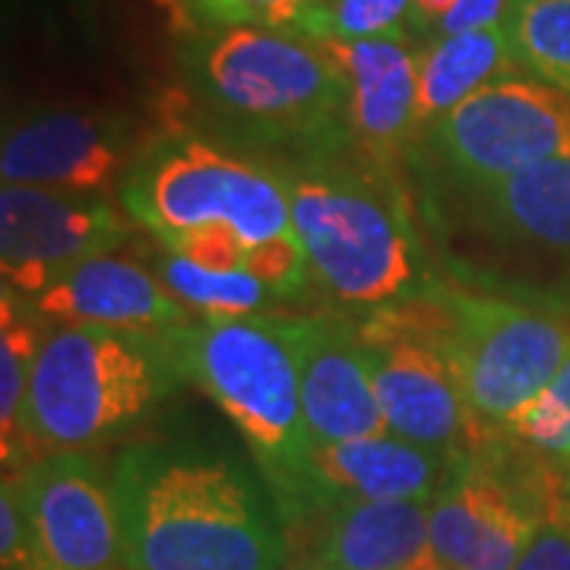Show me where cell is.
Wrapping results in <instances>:
<instances>
[{
  "label": "cell",
  "mask_w": 570,
  "mask_h": 570,
  "mask_svg": "<svg viewBox=\"0 0 570 570\" xmlns=\"http://www.w3.org/2000/svg\"><path fill=\"white\" fill-rule=\"evenodd\" d=\"M111 491L124 570H283L279 513L238 463L187 444L146 441L118 453Z\"/></svg>",
  "instance_id": "cell-1"
},
{
  "label": "cell",
  "mask_w": 570,
  "mask_h": 570,
  "mask_svg": "<svg viewBox=\"0 0 570 570\" xmlns=\"http://www.w3.org/2000/svg\"><path fill=\"white\" fill-rule=\"evenodd\" d=\"M184 381L197 384L242 431L273 491L283 530L317 520L330 501L311 472L298 358L283 314L197 317L165 333Z\"/></svg>",
  "instance_id": "cell-2"
},
{
  "label": "cell",
  "mask_w": 570,
  "mask_h": 570,
  "mask_svg": "<svg viewBox=\"0 0 570 570\" xmlns=\"http://www.w3.org/2000/svg\"><path fill=\"white\" fill-rule=\"evenodd\" d=\"M194 96L245 142L333 159L352 142L348 86L317 41L266 26L204 32L184 51Z\"/></svg>",
  "instance_id": "cell-3"
},
{
  "label": "cell",
  "mask_w": 570,
  "mask_h": 570,
  "mask_svg": "<svg viewBox=\"0 0 570 570\" xmlns=\"http://www.w3.org/2000/svg\"><path fill=\"white\" fill-rule=\"evenodd\" d=\"M165 336L111 326H51L32 367L22 444L36 463L48 453H86L140 422L181 384Z\"/></svg>",
  "instance_id": "cell-4"
},
{
  "label": "cell",
  "mask_w": 570,
  "mask_h": 570,
  "mask_svg": "<svg viewBox=\"0 0 570 570\" xmlns=\"http://www.w3.org/2000/svg\"><path fill=\"white\" fill-rule=\"evenodd\" d=\"M311 276L343 307L381 311L431 285L403 200L340 156L295 163L279 175Z\"/></svg>",
  "instance_id": "cell-5"
},
{
  "label": "cell",
  "mask_w": 570,
  "mask_h": 570,
  "mask_svg": "<svg viewBox=\"0 0 570 570\" xmlns=\"http://www.w3.org/2000/svg\"><path fill=\"white\" fill-rule=\"evenodd\" d=\"M387 311L444 355L479 441L508 434L570 358L568 321L530 302L428 288Z\"/></svg>",
  "instance_id": "cell-6"
},
{
  "label": "cell",
  "mask_w": 570,
  "mask_h": 570,
  "mask_svg": "<svg viewBox=\"0 0 570 570\" xmlns=\"http://www.w3.org/2000/svg\"><path fill=\"white\" fill-rule=\"evenodd\" d=\"M121 200L159 242L206 225L235 228L247 247L295 232L283 178L200 137L165 140L137 156Z\"/></svg>",
  "instance_id": "cell-7"
},
{
  "label": "cell",
  "mask_w": 570,
  "mask_h": 570,
  "mask_svg": "<svg viewBox=\"0 0 570 570\" xmlns=\"http://www.w3.org/2000/svg\"><path fill=\"white\" fill-rule=\"evenodd\" d=\"M3 570H124L111 479L86 453H48L0 489Z\"/></svg>",
  "instance_id": "cell-8"
},
{
  "label": "cell",
  "mask_w": 570,
  "mask_h": 570,
  "mask_svg": "<svg viewBox=\"0 0 570 570\" xmlns=\"http://www.w3.org/2000/svg\"><path fill=\"white\" fill-rule=\"evenodd\" d=\"M425 149L463 194L482 190L570 159V99L535 77H498L425 127Z\"/></svg>",
  "instance_id": "cell-9"
},
{
  "label": "cell",
  "mask_w": 570,
  "mask_h": 570,
  "mask_svg": "<svg viewBox=\"0 0 570 570\" xmlns=\"http://www.w3.org/2000/svg\"><path fill=\"white\" fill-rule=\"evenodd\" d=\"M358 333L387 431L463 463L479 434L444 355L387 307L374 311Z\"/></svg>",
  "instance_id": "cell-10"
},
{
  "label": "cell",
  "mask_w": 570,
  "mask_h": 570,
  "mask_svg": "<svg viewBox=\"0 0 570 570\" xmlns=\"http://www.w3.org/2000/svg\"><path fill=\"white\" fill-rule=\"evenodd\" d=\"M134 223L102 194H67L51 187H0V273L3 288L20 298L36 295L67 266L111 254Z\"/></svg>",
  "instance_id": "cell-11"
},
{
  "label": "cell",
  "mask_w": 570,
  "mask_h": 570,
  "mask_svg": "<svg viewBox=\"0 0 570 570\" xmlns=\"http://www.w3.org/2000/svg\"><path fill=\"white\" fill-rule=\"evenodd\" d=\"M549 520L551 508L530 485L466 456L428 501V542L453 570H510Z\"/></svg>",
  "instance_id": "cell-12"
},
{
  "label": "cell",
  "mask_w": 570,
  "mask_h": 570,
  "mask_svg": "<svg viewBox=\"0 0 570 570\" xmlns=\"http://www.w3.org/2000/svg\"><path fill=\"white\" fill-rule=\"evenodd\" d=\"M134 127L121 115L89 108H36L3 130V184L102 194L134 168Z\"/></svg>",
  "instance_id": "cell-13"
},
{
  "label": "cell",
  "mask_w": 570,
  "mask_h": 570,
  "mask_svg": "<svg viewBox=\"0 0 570 570\" xmlns=\"http://www.w3.org/2000/svg\"><path fill=\"white\" fill-rule=\"evenodd\" d=\"M285 333L298 358L302 406L314 448L384 434L365 343L358 326L336 314H302L285 317Z\"/></svg>",
  "instance_id": "cell-14"
},
{
  "label": "cell",
  "mask_w": 570,
  "mask_h": 570,
  "mask_svg": "<svg viewBox=\"0 0 570 570\" xmlns=\"http://www.w3.org/2000/svg\"><path fill=\"white\" fill-rule=\"evenodd\" d=\"M26 305L55 326H111L153 336L194 321L153 269L118 254H96L67 266Z\"/></svg>",
  "instance_id": "cell-15"
},
{
  "label": "cell",
  "mask_w": 570,
  "mask_h": 570,
  "mask_svg": "<svg viewBox=\"0 0 570 570\" xmlns=\"http://www.w3.org/2000/svg\"><path fill=\"white\" fill-rule=\"evenodd\" d=\"M317 45L346 77L352 142L387 168L419 134V51L406 36Z\"/></svg>",
  "instance_id": "cell-16"
},
{
  "label": "cell",
  "mask_w": 570,
  "mask_h": 570,
  "mask_svg": "<svg viewBox=\"0 0 570 570\" xmlns=\"http://www.w3.org/2000/svg\"><path fill=\"white\" fill-rule=\"evenodd\" d=\"M456 466L393 431L311 448V472L330 501H431Z\"/></svg>",
  "instance_id": "cell-17"
},
{
  "label": "cell",
  "mask_w": 570,
  "mask_h": 570,
  "mask_svg": "<svg viewBox=\"0 0 570 570\" xmlns=\"http://www.w3.org/2000/svg\"><path fill=\"white\" fill-rule=\"evenodd\" d=\"M431 554L428 501H355L326 510L307 564L326 570H412Z\"/></svg>",
  "instance_id": "cell-18"
},
{
  "label": "cell",
  "mask_w": 570,
  "mask_h": 570,
  "mask_svg": "<svg viewBox=\"0 0 570 570\" xmlns=\"http://www.w3.org/2000/svg\"><path fill=\"white\" fill-rule=\"evenodd\" d=\"M466 197L491 232L570 257V159L532 165Z\"/></svg>",
  "instance_id": "cell-19"
},
{
  "label": "cell",
  "mask_w": 570,
  "mask_h": 570,
  "mask_svg": "<svg viewBox=\"0 0 570 570\" xmlns=\"http://www.w3.org/2000/svg\"><path fill=\"white\" fill-rule=\"evenodd\" d=\"M513 70L517 58L504 26L438 36L419 51V130H425L456 105L466 102L485 82L508 77Z\"/></svg>",
  "instance_id": "cell-20"
},
{
  "label": "cell",
  "mask_w": 570,
  "mask_h": 570,
  "mask_svg": "<svg viewBox=\"0 0 570 570\" xmlns=\"http://www.w3.org/2000/svg\"><path fill=\"white\" fill-rule=\"evenodd\" d=\"M45 326L26 307L20 295L3 288V307H0V453H3V475L13 469L20 472L29 466V453L22 444V415L29 403V384L32 367L39 358Z\"/></svg>",
  "instance_id": "cell-21"
},
{
  "label": "cell",
  "mask_w": 570,
  "mask_h": 570,
  "mask_svg": "<svg viewBox=\"0 0 570 570\" xmlns=\"http://www.w3.org/2000/svg\"><path fill=\"white\" fill-rule=\"evenodd\" d=\"M153 273L165 283V288L181 302L187 311H197L200 317H247L261 314V307L276 295L247 269H204V266L184 261L181 254L163 247L153 261Z\"/></svg>",
  "instance_id": "cell-22"
},
{
  "label": "cell",
  "mask_w": 570,
  "mask_h": 570,
  "mask_svg": "<svg viewBox=\"0 0 570 570\" xmlns=\"http://www.w3.org/2000/svg\"><path fill=\"white\" fill-rule=\"evenodd\" d=\"M504 29L517 67L570 99V0H510Z\"/></svg>",
  "instance_id": "cell-23"
},
{
  "label": "cell",
  "mask_w": 570,
  "mask_h": 570,
  "mask_svg": "<svg viewBox=\"0 0 570 570\" xmlns=\"http://www.w3.org/2000/svg\"><path fill=\"white\" fill-rule=\"evenodd\" d=\"M412 0H307L295 32L307 41H365L406 36Z\"/></svg>",
  "instance_id": "cell-24"
},
{
  "label": "cell",
  "mask_w": 570,
  "mask_h": 570,
  "mask_svg": "<svg viewBox=\"0 0 570 570\" xmlns=\"http://www.w3.org/2000/svg\"><path fill=\"white\" fill-rule=\"evenodd\" d=\"M508 438L570 466V358L549 387L513 419Z\"/></svg>",
  "instance_id": "cell-25"
},
{
  "label": "cell",
  "mask_w": 570,
  "mask_h": 570,
  "mask_svg": "<svg viewBox=\"0 0 570 570\" xmlns=\"http://www.w3.org/2000/svg\"><path fill=\"white\" fill-rule=\"evenodd\" d=\"M245 269L250 276H257L261 283L269 285L279 298L305 292L307 279H311L307 250L295 232L269 238L264 245L247 247Z\"/></svg>",
  "instance_id": "cell-26"
},
{
  "label": "cell",
  "mask_w": 570,
  "mask_h": 570,
  "mask_svg": "<svg viewBox=\"0 0 570 570\" xmlns=\"http://www.w3.org/2000/svg\"><path fill=\"white\" fill-rule=\"evenodd\" d=\"M159 245L181 254L184 261L204 266V269H219V273L245 269L247 245L242 242V235L228 225H206V228L178 232V235L163 238Z\"/></svg>",
  "instance_id": "cell-27"
},
{
  "label": "cell",
  "mask_w": 570,
  "mask_h": 570,
  "mask_svg": "<svg viewBox=\"0 0 570 570\" xmlns=\"http://www.w3.org/2000/svg\"><path fill=\"white\" fill-rule=\"evenodd\" d=\"M165 3L178 20L200 32H219V29L254 22L245 0H165Z\"/></svg>",
  "instance_id": "cell-28"
},
{
  "label": "cell",
  "mask_w": 570,
  "mask_h": 570,
  "mask_svg": "<svg viewBox=\"0 0 570 570\" xmlns=\"http://www.w3.org/2000/svg\"><path fill=\"white\" fill-rule=\"evenodd\" d=\"M510 570H570V520H549Z\"/></svg>",
  "instance_id": "cell-29"
},
{
  "label": "cell",
  "mask_w": 570,
  "mask_h": 570,
  "mask_svg": "<svg viewBox=\"0 0 570 570\" xmlns=\"http://www.w3.org/2000/svg\"><path fill=\"white\" fill-rule=\"evenodd\" d=\"M510 0H456L450 17L441 22L438 36H456V32H472V29H489V26H504Z\"/></svg>",
  "instance_id": "cell-30"
},
{
  "label": "cell",
  "mask_w": 570,
  "mask_h": 570,
  "mask_svg": "<svg viewBox=\"0 0 570 570\" xmlns=\"http://www.w3.org/2000/svg\"><path fill=\"white\" fill-rule=\"evenodd\" d=\"M245 3L257 26L276 29V32H292L307 0H245Z\"/></svg>",
  "instance_id": "cell-31"
},
{
  "label": "cell",
  "mask_w": 570,
  "mask_h": 570,
  "mask_svg": "<svg viewBox=\"0 0 570 570\" xmlns=\"http://www.w3.org/2000/svg\"><path fill=\"white\" fill-rule=\"evenodd\" d=\"M456 7V0H412V22L419 29H441V22L448 20L450 10Z\"/></svg>",
  "instance_id": "cell-32"
},
{
  "label": "cell",
  "mask_w": 570,
  "mask_h": 570,
  "mask_svg": "<svg viewBox=\"0 0 570 570\" xmlns=\"http://www.w3.org/2000/svg\"><path fill=\"white\" fill-rule=\"evenodd\" d=\"M412 570H453V568H448V564H441V561H438L434 554H428L425 561H419V564H415V568H412Z\"/></svg>",
  "instance_id": "cell-33"
},
{
  "label": "cell",
  "mask_w": 570,
  "mask_h": 570,
  "mask_svg": "<svg viewBox=\"0 0 570 570\" xmlns=\"http://www.w3.org/2000/svg\"><path fill=\"white\" fill-rule=\"evenodd\" d=\"M283 570H326L324 564H285Z\"/></svg>",
  "instance_id": "cell-34"
}]
</instances>
